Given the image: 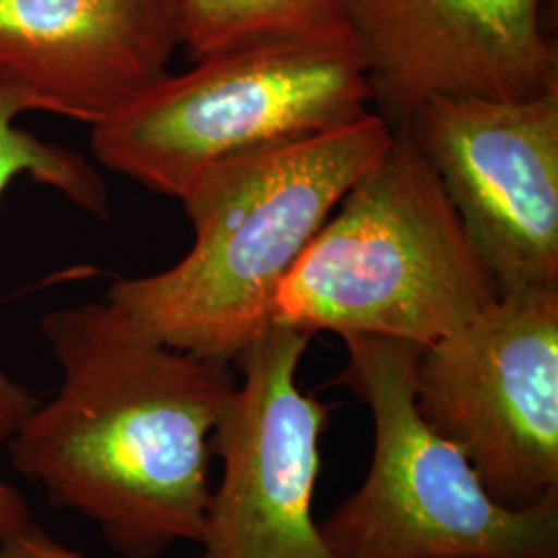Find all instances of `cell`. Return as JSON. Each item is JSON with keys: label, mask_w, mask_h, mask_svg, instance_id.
<instances>
[{"label": "cell", "mask_w": 558, "mask_h": 558, "mask_svg": "<svg viewBox=\"0 0 558 558\" xmlns=\"http://www.w3.org/2000/svg\"><path fill=\"white\" fill-rule=\"evenodd\" d=\"M338 207L281 281L271 325L426 348L499 296L408 129Z\"/></svg>", "instance_id": "3"}, {"label": "cell", "mask_w": 558, "mask_h": 558, "mask_svg": "<svg viewBox=\"0 0 558 558\" xmlns=\"http://www.w3.org/2000/svg\"><path fill=\"white\" fill-rule=\"evenodd\" d=\"M0 558H87L50 538L36 523L20 536L0 544Z\"/></svg>", "instance_id": "13"}, {"label": "cell", "mask_w": 558, "mask_h": 558, "mask_svg": "<svg viewBox=\"0 0 558 558\" xmlns=\"http://www.w3.org/2000/svg\"><path fill=\"white\" fill-rule=\"evenodd\" d=\"M182 46L201 60L253 41L341 27L348 0H179Z\"/></svg>", "instance_id": "12"}, {"label": "cell", "mask_w": 558, "mask_h": 558, "mask_svg": "<svg viewBox=\"0 0 558 558\" xmlns=\"http://www.w3.org/2000/svg\"><path fill=\"white\" fill-rule=\"evenodd\" d=\"M373 94L348 25L253 41L195 60L94 124L106 168L180 199L221 161L368 114Z\"/></svg>", "instance_id": "4"}, {"label": "cell", "mask_w": 558, "mask_h": 558, "mask_svg": "<svg viewBox=\"0 0 558 558\" xmlns=\"http://www.w3.org/2000/svg\"><path fill=\"white\" fill-rule=\"evenodd\" d=\"M34 525L29 507L20 493L0 480V544L15 538Z\"/></svg>", "instance_id": "14"}, {"label": "cell", "mask_w": 558, "mask_h": 558, "mask_svg": "<svg viewBox=\"0 0 558 558\" xmlns=\"http://www.w3.org/2000/svg\"><path fill=\"white\" fill-rule=\"evenodd\" d=\"M348 385L373 414L375 451L359 490L319 523L336 558H558V495L513 511L422 418L414 375L422 345L345 336Z\"/></svg>", "instance_id": "5"}, {"label": "cell", "mask_w": 558, "mask_h": 558, "mask_svg": "<svg viewBox=\"0 0 558 558\" xmlns=\"http://www.w3.org/2000/svg\"><path fill=\"white\" fill-rule=\"evenodd\" d=\"M311 333L269 325L236 359V391L211 437L223 476L201 558H336L313 519L329 405L299 387Z\"/></svg>", "instance_id": "7"}, {"label": "cell", "mask_w": 558, "mask_h": 558, "mask_svg": "<svg viewBox=\"0 0 558 558\" xmlns=\"http://www.w3.org/2000/svg\"><path fill=\"white\" fill-rule=\"evenodd\" d=\"M179 0H0V81L98 124L168 75Z\"/></svg>", "instance_id": "10"}, {"label": "cell", "mask_w": 558, "mask_h": 558, "mask_svg": "<svg viewBox=\"0 0 558 558\" xmlns=\"http://www.w3.org/2000/svg\"><path fill=\"white\" fill-rule=\"evenodd\" d=\"M41 110L40 101L0 81V197L21 177L52 186L87 214L108 220V189L92 161L57 143H46L15 126L25 112ZM40 401L0 368V447H7L25 416Z\"/></svg>", "instance_id": "11"}, {"label": "cell", "mask_w": 558, "mask_h": 558, "mask_svg": "<svg viewBox=\"0 0 558 558\" xmlns=\"http://www.w3.org/2000/svg\"><path fill=\"white\" fill-rule=\"evenodd\" d=\"M391 140L371 110L205 170L180 197L191 251L156 276L119 279L106 300L174 350L236 362L271 325L281 281Z\"/></svg>", "instance_id": "2"}, {"label": "cell", "mask_w": 558, "mask_h": 558, "mask_svg": "<svg viewBox=\"0 0 558 558\" xmlns=\"http://www.w3.org/2000/svg\"><path fill=\"white\" fill-rule=\"evenodd\" d=\"M414 398L499 505L523 511L558 495V288L499 294L422 348Z\"/></svg>", "instance_id": "6"}, {"label": "cell", "mask_w": 558, "mask_h": 558, "mask_svg": "<svg viewBox=\"0 0 558 558\" xmlns=\"http://www.w3.org/2000/svg\"><path fill=\"white\" fill-rule=\"evenodd\" d=\"M41 331L62 383L7 442L13 468L126 558L201 544L232 364L161 343L108 300L52 311Z\"/></svg>", "instance_id": "1"}, {"label": "cell", "mask_w": 558, "mask_h": 558, "mask_svg": "<svg viewBox=\"0 0 558 558\" xmlns=\"http://www.w3.org/2000/svg\"><path fill=\"white\" fill-rule=\"evenodd\" d=\"M544 0H348L373 110L401 129L439 96L534 100L558 89Z\"/></svg>", "instance_id": "9"}, {"label": "cell", "mask_w": 558, "mask_h": 558, "mask_svg": "<svg viewBox=\"0 0 558 558\" xmlns=\"http://www.w3.org/2000/svg\"><path fill=\"white\" fill-rule=\"evenodd\" d=\"M408 129L499 294L558 288V89L534 100L430 98Z\"/></svg>", "instance_id": "8"}]
</instances>
